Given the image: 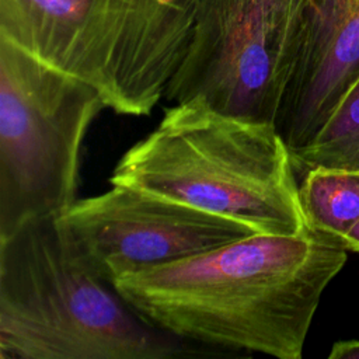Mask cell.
I'll return each instance as SVG.
<instances>
[{
    "label": "cell",
    "instance_id": "6da1fadb",
    "mask_svg": "<svg viewBox=\"0 0 359 359\" xmlns=\"http://www.w3.org/2000/svg\"><path fill=\"white\" fill-rule=\"evenodd\" d=\"M345 262L346 251L311 229L255 233L111 287L147 324L180 339L300 359L321 294Z\"/></svg>",
    "mask_w": 359,
    "mask_h": 359
},
{
    "label": "cell",
    "instance_id": "7a4b0ae2",
    "mask_svg": "<svg viewBox=\"0 0 359 359\" xmlns=\"http://www.w3.org/2000/svg\"><path fill=\"white\" fill-rule=\"evenodd\" d=\"M111 185L161 195L240 222L259 234L310 230L292 150L275 123L224 114L195 97L116 163Z\"/></svg>",
    "mask_w": 359,
    "mask_h": 359
},
{
    "label": "cell",
    "instance_id": "3957f363",
    "mask_svg": "<svg viewBox=\"0 0 359 359\" xmlns=\"http://www.w3.org/2000/svg\"><path fill=\"white\" fill-rule=\"evenodd\" d=\"M56 217L34 220L0 240V359L201 355L109 290L73 252Z\"/></svg>",
    "mask_w": 359,
    "mask_h": 359
},
{
    "label": "cell",
    "instance_id": "277c9868",
    "mask_svg": "<svg viewBox=\"0 0 359 359\" xmlns=\"http://www.w3.org/2000/svg\"><path fill=\"white\" fill-rule=\"evenodd\" d=\"M194 0H0V41L149 115L187 50Z\"/></svg>",
    "mask_w": 359,
    "mask_h": 359
},
{
    "label": "cell",
    "instance_id": "5b68a950",
    "mask_svg": "<svg viewBox=\"0 0 359 359\" xmlns=\"http://www.w3.org/2000/svg\"><path fill=\"white\" fill-rule=\"evenodd\" d=\"M104 108L91 84L0 41V240L77 201L83 140Z\"/></svg>",
    "mask_w": 359,
    "mask_h": 359
},
{
    "label": "cell",
    "instance_id": "8992f818",
    "mask_svg": "<svg viewBox=\"0 0 359 359\" xmlns=\"http://www.w3.org/2000/svg\"><path fill=\"white\" fill-rule=\"evenodd\" d=\"M317 0H194L189 42L164 98L276 125Z\"/></svg>",
    "mask_w": 359,
    "mask_h": 359
},
{
    "label": "cell",
    "instance_id": "52a82bcc",
    "mask_svg": "<svg viewBox=\"0 0 359 359\" xmlns=\"http://www.w3.org/2000/svg\"><path fill=\"white\" fill-rule=\"evenodd\" d=\"M80 261L112 286L125 275L168 265L257 231L229 217L147 191L111 185L57 217Z\"/></svg>",
    "mask_w": 359,
    "mask_h": 359
},
{
    "label": "cell",
    "instance_id": "ba28073f",
    "mask_svg": "<svg viewBox=\"0 0 359 359\" xmlns=\"http://www.w3.org/2000/svg\"><path fill=\"white\" fill-rule=\"evenodd\" d=\"M358 77L359 0H317L276 119L289 147H303L314 137Z\"/></svg>",
    "mask_w": 359,
    "mask_h": 359
},
{
    "label": "cell",
    "instance_id": "9c48e42d",
    "mask_svg": "<svg viewBox=\"0 0 359 359\" xmlns=\"http://www.w3.org/2000/svg\"><path fill=\"white\" fill-rule=\"evenodd\" d=\"M299 192L309 227L337 245L359 222V171L310 168L302 174Z\"/></svg>",
    "mask_w": 359,
    "mask_h": 359
},
{
    "label": "cell",
    "instance_id": "30bf717a",
    "mask_svg": "<svg viewBox=\"0 0 359 359\" xmlns=\"http://www.w3.org/2000/svg\"><path fill=\"white\" fill-rule=\"evenodd\" d=\"M297 175L314 167L359 171V77L303 147L292 151Z\"/></svg>",
    "mask_w": 359,
    "mask_h": 359
},
{
    "label": "cell",
    "instance_id": "8fae6325",
    "mask_svg": "<svg viewBox=\"0 0 359 359\" xmlns=\"http://www.w3.org/2000/svg\"><path fill=\"white\" fill-rule=\"evenodd\" d=\"M330 359H359V339L338 341L332 345Z\"/></svg>",
    "mask_w": 359,
    "mask_h": 359
},
{
    "label": "cell",
    "instance_id": "7c38bea8",
    "mask_svg": "<svg viewBox=\"0 0 359 359\" xmlns=\"http://www.w3.org/2000/svg\"><path fill=\"white\" fill-rule=\"evenodd\" d=\"M338 245L345 251L359 252V222L353 226V229L338 241Z\"/></svg>",
    "mask_w": 359,
    "mask_h": 359
}]
</instances>
